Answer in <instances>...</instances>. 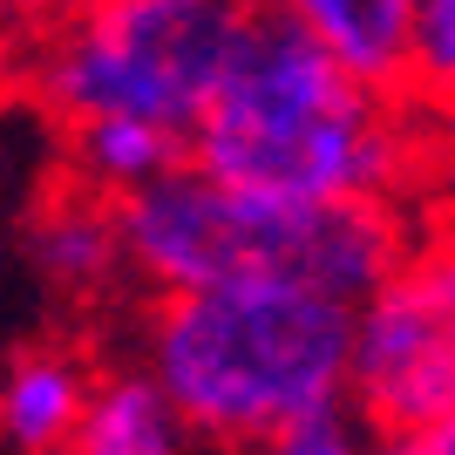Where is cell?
I'll return each instance as SVG.
<instances>
[{
	"mask_svg": "<svg viewBox=\"0 0 455 455\" xmlns=\"http://www.w3.org/2000/svg\"><path fill=\"white\" fill-rule=\"evenodd\" d=\"M428 116L374 89L292 20H259L245 55L190 136V164L299 204H401L428 164Z\"/></svg>",
	"mask_w": 455,
	"mask_h": 455,
	"instance_id": "cell-1",
	"label": "cell"
},
{
	"mask_svg": "<svg viewBox=\"0 0 455 455\" xmlns=\"http://www.w3.org/2000/svg\"><path fill=\"white\" fill-rule=\"evenodd\" d=\"M123 238L150 299L285 285L361 313L415 245V218L408 204H299L184 164L123 197Z\"/></svg>",
	"mask_w": 455,
	"mask_h": 455,
	"instance_id": "cell-2",
	"label": "cell"
},
{
	"mask_svg": "<svg viewBox=\"0 0 455 455\" xmlns=\"http://www.w3.org/2000/svg\"><path fill=\"white\" fill-rule=\"evenodd\" d=\"M197 449L251 455L313 415L354 408V306L285 285L143 306V354Z\"/></svg>",
	"mask_w": 455,
	"mask_h": 455,
	"instance_id": "cell-3",
	"label": "cell"
},
{
	"mask_svg": "<svg viewBox=\"0 0 455 455\" xmlns=\"http://www.w3.org/2000/svg\"><path fill=\"white\" fill-rule=\"evenodd\" d=\"M259 20V0H55L28 102L55 130L130 116L190 143Z\"/></svg>",
	"mask_w": 455,
	"mask_h": 455,
	"instance_id": "cell-4",
	"label": "cell"
},
{
	"mask_svg": "<svg viewBox=\"0 0 455 455\" xmlns=\"http://www.w3.org/2000/svg\"><path fill=\"white\" fill-rule=\"evenodd\" d=\"M354 415L374 435L455 415V211L415 225L387 285L354 313Z\"/></svg>",
	"mask_w": 455,
	"mask_h": 455,
	"instance_id": "cell-5",
	"label": "cell"
},
{
	"mask_svg": "<svg viewBox=\"0 0 455 455\" xmlns=\"http://www.w3.org/2000/svg\"><path fill=\"white\" fill-rule=\"evenodd\" d=\"M20 259L55 299H109L130 272V238H123V204L102 190L61 177L55 190H41L35 211L20 218Z\"/></svg>",
	"mask_w": 455,
	"mask_h": 455,
	"instance_id": "cell-6",
	"label": "cell"
},
{
	"mask_svg": "<svg viewBox=\"0 0 455 455\" xmlns=\"http://www.w3.org/2000/svg\"><path fill=\"white\" fill-rule=\"evenodd\" d=\"M95 367L76 347L35 340L0 367V449L7 455H68L89 415Z\"/></svg>",
	"mask_w": 455,
	"mask_h": 455,
	"instance_id": "cell-7",
	"label": "cell"
},
{
	"mask_svg": "<svg viewBox=\"0 0 455 455\" xmlns=\"http://www.w3.org/2000/svg\"><path fill=\"white\" fill-rule=\"evenodd\" d=\"M272 20H292L306 41H320L374 89L408 82V41H415V0H259Z\"/></svg>",
	"mask_w": 455,
	"mask_h": 455,
	"instance_id": "cell-8",
	"label": "cell"
},
{
	"mask_svg": "<svg viewBox=\"0 0 455 455\" xmlns=\"http://www.w3.org/2000/svg\"><path fill=\"white\" fill-rule=\"evenodd\" d=\"M68 455H197V435L150 367L116 361V367H95L89 415H82Z\"/></svg>",
	"mask_w": 455,
	"mask_h": 455,
	"instance_id": "cell-9",
	"label": "cell"
},
{
	"mask_svg": "<svg viewBox=\"0 0 455 455\" xmlns=\"http://www.w3.org/2000/svg\"><path fill=\"white\" fill-rule=\"evenodd\" d=\"M61 156H68V177L102 197H136V190L164 184L171 171L190 164V143L156 123H130V116H109V123H82V130H61Z\"/></svg>",
	"mask_w": 455,
	"mask_h": 455,
	"instance_id": "cell-10",
	"label": "cell"
},
{
	"mask_svg": "<svg viewBox=\"0 0 455 455\" xmlns=\"http://www.w3.org/2000/svg\"><path fill=\"white\" fill-rule=\"evenodd\" d=\"M401 95L428 123L455 130V0H415V41H408Z\"/></svg>",
	"mask_w": 455,
	"mask_h": 455,
	"instance_id": "cell-11",
	"label": "cell"
},
{
	"mask_svg": "<svg viewBox=\"0 0 455 455\" xmlns=\"http://www.w3.org/2000/svg\"><path fill=\"white\" fill-rule=\"evenodd\" d=\"M48 20H55V0H0V109H14L28 95Z\"/></svg>",
	"mask_w": 455,
	"mask_h": 455,
	"instance_id": "cell-12",
	"label": "cell"
},
{
	"mask_svg": "<svg viewBox=\"0 0 455 455\" xmlns=\"http://www.w3.org/2000/svg\"><path fill=\"white\" fill-rule=\"evenodd\" d=\"M251 455H380V435L354 408H333V415H313L299 428L272 435L266 449H251Z\"/></svg>",
	"mask_w": 455,
	"mask_h": 455,
	"instance_id": "cell-13",
	"label": "cell"
},
{
	"mask_svg": "<svg viewBox=\"0 0 455 455\" xmlns=\"http://www.w3.org/2000/svg\"><path fill=\"white\" fill-rule=\"evenodd\" d=\"M380 455H455V415L408 428V435H380Z\"/></svg>",
	"mask_w": 455,
	"mask_h": 455,
	"instance_id": "cell-14",
	"label": "cell"
}]
</instances>
